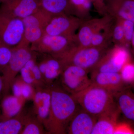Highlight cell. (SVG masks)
Listing matches in <instances>:
<instances>
[{
	"label": "cell",
	"instance_id": "7c38bea8",
	"mask_svg": "<svg viewBox=\"0 0 134 134\" xmlns=\"http://www.w3.org/2000/svg\"><path fill=\"white\" fill-rule=\"evenodd\" d=\"M98 117L86 111L79 105L71 119L67 131L70 134H91Z\"/></svg>",
	"mask_w": 134,
	"mask_h": 134
},
{
	"label": "cell",
	"instance_id": "9a60e30c",
	"mask_svg": "<svg viewBox=\"0 0 134 134\" xmlns=\"http://www.w3.org/2000/svg\"><path fill=\"white\" fill-rule=\"evenodd\" d=\"M116 103L126 119L134 125V92L126 88L114 96Z\"/></svg>",
	"mask_w": 134,
	"mask_h": 134
},
{
	"label": "cell",
	"instance_id": "8992f818",
	"mask_svg": "<svg viewBox=\"0 0 134 134\" xmlns=\"http://www.w3.org/2000/svg\"><path fill=\"white\" fill-rule=\"evenodd\" d=\"M52 16L40 9L23 19L24 32L22 41L17 46H29L41 38L46 26Z\"/></svg>",
	"mask_w": 134,
	"mask_h": 134
},
{
	"label": "cell",
	"instance_id": "d6986e66",
	"mask_svg": "<svg viewBox=\"0 0 134 134\" xmlns=\"http://www.w3.org/2000/svg\"><path fill=\"white\" fill-rule=\"evenodd\" d=\"M21 108L19 98L14 96L5 97L2 103L3 114L4 120L11 119L17 115Z\"/></svg>",
	"mask_w": 134,
	"mask_h": 134
},
{
	"label": "cell",
	"instance_id": "e0dca14e",
	"mask_svg": "<svg viewBox=\"0 0 134 134\" xmlns=\"http://www.w3.org/2000/svg\"><path fill=\"white\" fill-rule=\"evenodd\" d=\"M40 9L51 15L62 14L71 10L69 0H38Z\"/></svg>",
	"mask_w": 134,
	"mask_h": 134
},
{
	"label": "cell",
	"instance_id": "7402d4cb",
	"mask_svg": "<svg viewBox=\"0 0 134 134\" xmlns=\"http://www.w3.org/2000/svg\"><path fill=\"white\" fill-rule=\"evenodd\" d=\"M93 32L90 26L85 25L82 26L78 33V40L80 47H87L91 46L92 38Z\"/></svg>",
	"mask_w": 134,
	"mask_h": 134
},
{
	"label": "cell",
	"instance_id": "f546056e",
	"mask_svg": "<svg viewBox=\"0 0 134 134\" xmlns=\"http://www.w3.org/2000/svg\"><path fill=\"white\" fill-rule=\"evenodd\" d=\"M113 36L117 41L121 40L124 37V32L122 25H119L115 26L113 32Z\"/></svg>",
	"mask_w": 134,
	"mask_h": 134
},
{
	"label": "cell",
	"instance_id": "4dcf8cb0",
	"mask_svg": "<svg viewBox=\"0 0 134 134\" xmlns=\"http://www.w3.org/2000/svg\"><path fill=\"white\" fill-rule=\"evenodd\" d=\"M32 93L31 89L29 84L25 83L21 85V95L24 98H28Z\"/></svg>",
	"mask_w": 134,
	"mask_h": 134
},
{
	"label": "cell",
	"instance_id": "83f0119b",
	"mask_svg": "<svg viewBox=\"0 0 134 134\" xmlns=\"http://www.w3.org/2000/svg\"><path fill=\"white\" fill-rule=\"evenodd\" d=\"M20 72L22 78L25 83L30 85L36 81L31 70L29 68L25 66L21 70Z\"/></svg>",
	"mask_w": 134,
	"mask_h": 134
},
{
	"label": "cell",
	"instance_id": "3957f363",
	"mask_svg": "<svg viewBox=\"0 0 134 134\" xmlns=\"http://www.w3.org/2000/svg\"><path fill=\"white\" fill-rule=\"evenodd\" d=\"M104 55V51L99 47H73L60 59L66 66L76 65L89 72L93 70Z\"/></svg>",
	"mask_w": 134,
	"mask_h": 134
},
{
	"label": "cell",
	"instance_id": "836d02e7",
	"mask_svg": "<svg viewBox=\"0 0 134 134\" xmlns=\"http://www.w3.org/2000/svg\"><path fill=\"white\" fill-rule=\"evenodd\" d=\"M131 41H132V45L134 47V32L132 35V39H131Z\"/></svg>",
	"mask_w": 134,
	"mask_h": 134
},
{
	"label": "cell",
	"instance_id": "ac0fdd59",
	"mask_svg": "<svg viewBox=\"0 0 134 134\" xmlns=\"http://www.w3.org/2000/svg\"><path fill=\"white\" fill-rule=\"evenodd\" d=\"M51 94L45 92H38L34 98L38 117L42 120L48 118L51 107Z\"/></svg>",
	"mask_w": 134,
	"mask_h": 134
},
{
	"label": "cell",
	"instance_id": "f1b7e54d",
	"mask_svg": "<svg viewBox=\"0 0 134 134\" xmlns=\"http://www.w3.org/2000/svg\"><path fill=\"white\" fill-rule=\"evenodd\" d=\"M104 40V37L101 34L93 32L91 40V46L99 47L102 44Z\"/></svg>",
	"mask_w": 134,
	"mask_h": 134
},
{
	"label": "cell",
	"instance_id": "e575fe53",
	"mask_svg": "<svg viewBox=\"0 0 134 134\" xmlns=\"http://www.w3.org/2000/svg\"><path fill=\"white\" fill-rule=\"evenodd\" d=\"M9 1V0H0V4L1 5V4H3V3L7 2Z\"/></svg>",
	"mask_w": 134,
	"mask_h": 134
},
{
	"label": "cell",
	"instance_id": "484cf974",
	"mask_svg": "<svg viewBox=\"0 0 134 134\" xmlns=\"http://www.w3.org/2000/svg\"><path fill=\"white\" fill-rule=\"evenodd\" d=\"M124 32V37L127 40L130 41L134 32V22L125 20L122 25Z\"/></svg>",
	"mask_w": 134,
	"mask_h": 134
},
{
	"label": "cell",
	"instance_id": "1f68e13d",
	"mask_svg": "<svg viewBox=\"0 0 134 134\" xmlns=\"http://www.w3.org/2000/svg\"><path fill=\"white\" fill-rule=\"evenodd\" d=\"M91 1L93 2L96 5L102 6L104 5V0H91Z\"/></svg>",
	"mask_w": 134,
	"mask_h": 134
},
{
	"label": "cell",
	"instance_id": "5b68a950",
	"mask_svg": "<svg viewBox=\"0 0 134 134\" xmlns=\"http://www.w3.org/2000/svg\"><path fill=\"white\" fill-rule=\"evenodd\" d=\"M30 47L17 46L12 47V57L8 65L3 69V92H7L14 82L18 73L32 58Z\"/></svg>",
	"mask_w": 134,
	"mask_h": 134
},
{
	"label": "cell",
	"instance_id": "d590c367",
	"mask_svg": "<svg viewBox=\"0 0 134 134\" xmlns=\"http://www.w3.org/2000/svg\"><path fill=\"white\" fill-rule=\"evenodd\" d=\"M133 92H134V85L133 86Z\"/></svg>",
	"mask_w": 134,
	"mask_h": 134
},
{
	"label": "cell",
	"instance_id": "9c48e42d",
	"mask_svg": "<svg viewBox=\"0 0 134 134\" xmlns=\"http://www.w3.org/2000/svg\"><path fill=\"white\" fill-rule=\"evenodd\" d=\"M129 60V53L126 49L116 48L107 55H104L91 72L119 73Z\"/></svg>",
	"mask_w": 134,
	"mask_h": 134
},
{
	"label": "cell",
	"instance_id": "7a4b0ae2",
	"mask_svg": "<svg viewBox=\"0 0 134 134\" xmlns=\"http://www.w3.org/2000/svg\"><path fill=\"white\" fill-rule=\"evenodd\" d=\"M72 95L81 108L98 117L116 105L112 92L93 83Z\"/></svg>",
	"mask_w": 134,
	"mask_h": 134
},
{
	"label": "cell",
	"instance_id": "5bb4252c",
	"mask_svg": "<svg viewBox=\"0 0 134 134\" xmlns=\"http://www.w3.org/2000/svg\"><path fill=\"white\" fill-rule=\"evenodd\" d=\"M120 113L116 104L114 107L98 117L91 134H114Z\"/></svg>",
	"mask_w": 134,
	"mask_h": 134
},
{
	"label": "cell",
	"instance_id": "ffe728a7",
	"mask_svg": "<svg viewBox=\"0 0 134 134\" xmlns=\"http://www.w3.org/2000/svg\"><path fill=\"white\" fill-rule=\"evenodd\" d=\"M23 124L17 119H8L0 122V134H17L22 131Z\"/></svg>",
	"mask_w": 134,
	"mask_h": 134
},
{
	"label": "cell",
	"instance_id": "603a6c76",
	"mask_svg": "<svg viewBox=\"0 0 134 134\" xmlns=\"http://www.w3.org/2000/svg\"><path fill=\"white\" fill-rule=\"evenodd\" d=\"M12 53V48L0 41V68H3L10 60Z\"/></svg>",
	"mask_w": 134,
	"mask_h": 134
},
{
	"label": "cell",
	"instance_id": "d4e9b609",
	"mask_svg": "<svg viewBox=\"0 0 134 134\" xmlns=\"http://www.w3.org/2000/svg\"><path fill=\"white\" fill-rule=\"evenodd\" d=\"M71 10H89L91 7V0H69Z\"/></svg>",
	"mask_w": 134,
	"mask_h": 134
},
{
	"label": "cell",
	"instance_id": "277c9868",
	"mask_svg": "<svg viewBox=\"0 0 134 134\" xmlns=\"http://www.w3.org/2000/svg\"><path fill=\"white\" fill-rule=\"evenodd\" d=\"M74 40V37L44 34L31 44L30 48L32 52L48 54L60 59L73 47L71 44Z\"/></svg>",
	"mask_w": 134,
	"mask_h": 134
},
{
	"label": "cell",
	"instance_id": "ba28073f",
	"mask_svg": "<svg viewBox=\"0 0 134 134\" xmlns=\"http://www.w3.org/2000/svg\"><path fill=\"white\" fill-rule=\"evenodd\" d=\"M88 73L86 70L78 66L66 65L61 74L64 88L71 95L83 90L92 83Z\"/></svg>",
	"mask_w": 134,
	"mask_h": 134
},
{
	"label": "cell",
	"instance_id": "4316f807",
	"mask_svg": "<svg viewBox=\"0 0 134 134\" xmlns=\"http://www.w3.org/2000/svg\"><path fill=\"white\" fill-rule=\"evenodd\" d=\"M41 130L38 125L34 122H29L26 124L21 132L23 134H38L41 133Z\"/></svg>",
	"mask_w": 134,
	"mask_h": 134
},
{
	"label": "cell",
	"instance_id": "52a82bcc",
	"mask_svg": "<svg viewBox=\"0 0 134 134\" xmlns=\"http://www.w3.org/2000/svg\"><path fill=\"white\" fill-rule=\"evenodd\" d=\"M24 32L23 19L0 10V41L12 48L15 47L22 41Z\"/></svg>",
	"mask_w": 134,
	"mask_h": 134
},
{
	"label": "cell",
	"instance_id": "8fae6325",
	"mask_svg": "<svg viewBox=\"0 0 134 134\" xmlns=\"http://www.w3.org/2000/svg\"><path fill=\"white\" fill-rule=\"evenodd\" d=\"M77 24L76 19L65 14L53 16L46 26L44 34L74 37L73 33Z\"/></svg>",
	"mask_w": 134,
	"mask_h": 134
},
{
	"label": "cell",
	"instance_id": "cb8c5ba5",
	"mask_svg": "<svg viewBox=\"0 0 134 134\" xmlns=\"http://www.w3.org/2000/svg\"><path fill=\"white\" fill-rule=\"evenodd\" d=\"M114 134H134V128L129 122H118Z\"/></svg>",
	"mask_w": 134,
	"mask_h": 134
},
{
	"label": "cell",
	"instance_id": "6da1fadb",
	"mask_svg": "<svg viewBox=\"0 0 134 134\" xmlns=\"http://www.w3.org/2000/svg\"><path fill=\"white\" fill-rule=\"evenodd\" d=\"M50 114L47 120V129L54 134H65L79 105L71 94L56 88L51 92Z\"/></svg>",
	"mask_w": 134,
	"mask_h": 134
},
{
	"label": "cell",
	"instance_id": "30bf717a",
	"mask_svg": "<svg viewBox=\"0 0 134 134\" xmlns=\"http://www.w3.org/2000/svg\"><path fill=\"white\" fill-rule=\"evenodd\" d=\"M40 9L38 0H9L1 5L0 7L2 11L21 19Z\"/></svg>",
	"mask_w": 134,
	"mask_h": 134
},
{
	"label": "cell",
	"instance_id": "44dd1931",
	"mask_svg": "<svg viewBox=\"0 0 134 134\" xmlns=\"http://www.w3.org/2000/svg\"><path fill=\"white\" fill-rule=\"evenodd\" d=\"M123 82L126 86L134 85V64L128 62L119 72Z\"/></svg>",
	"mask_w": 134,
	"mask_h": 134
},
{
	"label": "cell",
	"instance_id": "4fadbf2b",
	"mask_svg": "<svg viewBox=\"0 0 134 134\" xmlns=\"http://www.w3.org/2000/svg\"><path fill=\"white\" fill-rule=\"evenodd\" d=\"M90 79L92 83L111 92L114 96L127 88L119 73L92 72Z\"/></svg>",
	"mask_w": 134,
	"mask_h": 134
},
{
	"label": "cell",
	"instance_id": "2e32d148",
	"mask_svg": "<svg viewBox=\"0 0 134 134\" xmlns=\"http://www.w3.org/2000/svg\"><path fill=\"white\" fill-rule=\"evenodd\" d=\"M53 57L42 62L38 66L42 75L47 79L51 80L61 74L66 66L61 60Z\"/></svg>",
	"mask_w": 134,
	"mask_h": 134
},
{
	"label": "cell",
	"instance_id": "d6a6232c",
	"mask_svg": "<svg viewBox=\"0 0 134 134\" xmlns=\"http://www.w3.org/2000/svg\"><path fill=\"white\" fill-rule=\"evenodd\" d=\"M3 83L2 77L0 76V94L3 91Z\"/></svg>",
	"mask_w": 134,
	"mask_h": 134
}]
</instances>
